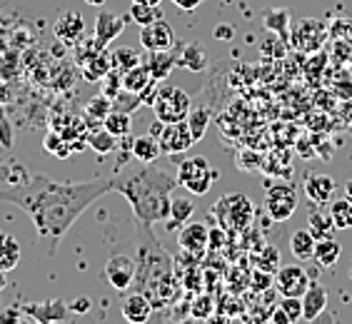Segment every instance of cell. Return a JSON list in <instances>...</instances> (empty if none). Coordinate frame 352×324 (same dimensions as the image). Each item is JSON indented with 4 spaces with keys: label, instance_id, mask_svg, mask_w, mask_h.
I'll use <instances>...</instances> for the list:
<instances>
[{
    "label": "cell",
    "instance_id": "cell-47",
    "mask_svg": "<svg viewBox=\"0 0 352 324\" xmlns=\"http://www.w3.org/2000/svg\"><path fill=\"white\" fill-rule=\"evenodd\" d=\"M6 275H8V272L0 270V292L6 290V284H8V277H6Z\"/></svg>",
    "mask_w": 352,
    "mask_h": 324
},
{
    "label": "cell",
    "instance_id": "cell-20",
    "mask_svg": "<svg viewBox=\"0 0 352 324\" xmlns=\"http://www.w3.org/2000/svg\"><path fill=\"white\" fill-rule=\"evenodd\" d=\"M80 65H82V78L90 80V82H100L110 70L116 68V62H113V53H110L108 47H102V50H98L95 55L85 58Z\"/></svg>",
    "mask_w": 352,
    "mask_h": 324
},
{
    "label": "cell",
    "instance_id": "cell-13",
    "mask_svg": "<svg viewBox=\"0 0 352 324\" xmlns=\"http://www.w3.org/2000/svg\"><path fill=\"white\" fill-rule=\"evenodd\" d=\"M177 244L180 250L188 252L192 257H203L208 252V244H210V230L205 227L203 222H185L177 232Z\"/></svg>",
    "mask_w": 352,
    "mask_h": 324
},
{
    "label": "cell",
    "instance_id": "cell-12",
    "mask_svg": "<svg viewBox=\"0 0 352 324\" xmlns=\"http://www.w3.org/2000/svg\"><path fill=\"white\" fill-rule=\"evenodd\" d=\"M140 45L153 53V50H173L175 47V30L165 18H157L150 25H140Z\"/></svg>",
    "mask_w": 352,
    "mask_h": 324
},
{
    "label": "cell",
    "instance_id": "cell-37",
    "mask_svg": "<svg viewBox=\"0 0 352 324\" xmlns=\"http://www.w3.org/2000/svg\"><path fill=\"white\" fill-rule=\"evenodd\" d=\"M255 259V267L258 270H263V272H278L280 270V255H278V250L275 247H263V257H252Z\"/></svg>",
    "mask_w": 352,
    "mask_h": 324
},
{
    "label": "cell",
    "instance_id": "cell-26",
    "mask_svg": "<svg viewBox=\"0 0 352 324\" xmlns=\"http://www.w3.org/2000/svg\"><path fill=\"white\" fill-rule=\"evenodd\" d=\"M177 65H183L188 70H205L208 68V55L200 43H188L177 55Z\"/></svg>",
    "mask_w": 352,
    "mask_h": 324
},
{
    "label": "cell",
    "instance_id": "cell-21",
    "mask_svg": "<svg viewBox=\"0 0 352 324\" xmlns=\"http://www.w3.org/2000/svg\"><path fill=\"white\" fill-rule=\"evenodd\" d=\"M145 65H148L153 80L160 82V80H165V78L173 73V68L177 65V55L173 53V50H153Z\"/></svg>",
    "mask_w": 352,
    "mask_h": 324
},
{
    "label": "cell",
    "instance_id": "cell-44",
    "mask_svg": "<svg viewBox=\"0 0 352 324\" xmlns=\"http://www.w3.org/2000/svg\"><path fill=\"white\" fill-rule=\"evenodd\" d=\"M232 30L230 27H217V38H230Z\"/></svg>",
    "mask_w": 352,
    "mask_h": 324
},
{
    "label": "cell",
    "instance_id": "cell-45",
    "mask_svg": "<svg viewBox=\"0 0 352 324\" xmlns=\"http://www.w3.org/2000/svg\"><path fill=\"white\" fill-rule=\"evenodd\" d=\"M130 3H145V5H160L163 0H130Z\"/></svg>",
    "mask_w": 352,
    "mask_h": 324
},
{
    "label": "cell",
    "instance_id": "cell-16",
    "mask_svg": "<svg viewBox=\"0 0 352 324\" xmlns=\"http://www.w3.org/2000/svg\"><path fill=\"white\" fill-rule=\"evenodd\" d=\"M130 18V15H128ZM125 15H118V13H110V10H100L98 18H95V38L102 43V45H108L118 38V35L125 30V23H128Z\"/></svg>",
    "mask_w": 352,
    "mask_h": 324
},
{
    "label": "cell",
    "instance_id": "cell-29",
    "mask_svg": "<svg viewBox=\"0 0 352 324\" xmlns=\"http://www.w3.org/2000/svg\"><path fill=\"white\" fill-rule=\"evenodd\" d=\"M102 128L108 130L110 135L128 137L130 135V128H133V117H130V113H122V110L113 108L108 115H105V120H102Z\"/></svg>",
    "mask_w": 352,
    "mask_h": 324
},
{
    "label": "cell",
    "instance_id": "cell-3",
    "mask_svg": "<svg viewBox=\"0 0 352 324\" xmlns=\"http://www.w3.org/2000/svg\"><path fill=\"white\" fill-rule=\"evenodd\" d=\"M138 270H135V287L153 302V307H165L175 299L177 279L173 272V259L160 247L155 235L150 232L148 222H138Z\"/></svg>",
    "mask_w": 352,
    "mask_h": 324
},
{
    "label": "cell",
    "instance_id": "cell-15",
    "mask_svg": "<svg viewBox=\"0 0 352 324\" xmlns=\"http://www.w3.org/2000/svg\"><path fill=\"white\" fill-rule=\"evenodd\" d=\"M335 177L325 175V172H312L305 177V185H302V192L310 200L312 205H327L335 197Z\"/></svg>",
    "mask_w": 352,
    "mask_h": 324
},
{
    "label": "cell",
    "instance_id": "cell-6",
    "mask_svg": "<svg viewBox=\"0 0 352 324\" xmlns=\"http://www.w3.org/2000/svg\"><path fill=\"white\" fill-rule=\"evenodd\" d=\"M290 45L300 53H320L322 45L330 38V25L318 18H300V21L290 23Z\"/></svg>",
    "mask_w": 352,
    "mask_h": 324
},
{
    "label": "cell",
    "instance_id": "cell-7",
    "mask_svg": "<svg viewBox=\"0 0 352 324\" xmlns=\"http://www.w3.org/2000/svg\"><path fill=\"white\" fill-rule=\"evenodd\" d=\"M217 172L203 155H195L177 165V185H183L192 197L208 195Z\"/></svg>",
    "mask_w": 352,
    "mask_h": 324
},
{
    "label": "cell",
    "instance_id": "cell-19",
    "mask_svg": "<svg viewBox=\"0 0 352 324\" xmlns=\"http://www.w3.org/2000/svg\"><path fill=\"white\" fill-rule=\"evenodd\" d=\"M153 302H150L142 292H133L122 299V317L128 319L130 324H145L153 317Z\"/></svg>",
    "mask_w": 352,
    "mask_h": 324
},
{
    "label": "cell",
    "instance_id": "cell-28",
    "mask_svg": "<svg viewBox=\"0 0 352 324\" xmlns=\"http://www.w3.org/2000/svg\"><path fill=\"white\" fill-rule=\"evenodd\" d=\"M18 262H21V244L15 237L3 235L0 237V270L10 272L18 267Z\"/></svg>",
    "mask_w": 352,
    "mask_h": 324
},
{
    "label": "cell",
    "instance_id": "cell-43",
    "mask_svg": "<svg viewBox=\"0 0 352 324\" xmlns=\"http://www.w3.org/2000/svg\"><path fill=\"white\" fill-rule=\"evenodd\" d=\"M75 312H88L90 310V299H78V302L73 304Z\"/></svg>",
    "mask_w": 352,
    "mask_h": 324
},
{
    "label": "cell",
    "instance_id": "cell-11",
    "mask_svg": "<svg viewBox=\"0 0 352 324\" xmlns=\"http://www.w3.org/2000/svg\"><path fill=\"white\" fill-rule=\"evenodd\" d=\"M310 287V275L300 264H285L275 272V290L283 297H302Z\"/></svg>",
    "mask_w": 352,
    "mask_h": 324
},
{
    "label": "cell",
    "instance_id": "cell-32",
    "mask_svg": "<svg viewBox=\"0 0 352 324\" xmlns=\"http://www.w3.org/2000/svg\"><path fill=\"white\" fill-rule=\"evenodd\" d=\"M157 18H163V10L157 5H145V3H133L130 5V21L138 23V25H150Z\"/></svg>",
    "mask_w": 352,
    "mask_h": 324
},
{
    "label": "cell",
    "instance_id": "cell-27",
    "mask_svg": "<svg viewBox=\"0 0 352 324\" xmlns=\"http://www.w3.org/2000/svg\"><path fill=\"white\" fill-rule=\"evenodd\" d=\"M327 212L332 217V224H335V230H352V202L347 197L342 200H330L327 202Z\"/></svg>",
    "mask_w": 352,
    "mask_h": 324
},
{
    "label": "cell",
    "instance_id": "cell-2",
    "mask_svg": "<svg viewBox=\"0 0 352 324\" xmlns=\"http://www.w3.org/2000/svg\"><path fill=\"white\" fill-rule=\"evenodd\" d=\"M110 180H113V189L130 202L138 222H168L177 177L155 167L153 162H140V165L120 167V172Z\"/></svg>",
    "mask_w": 352,
    "mask_h": 324
},
{
    "label": "cell",
    "instance_id": "cell-18",
    "mask_svg": "<svg viewBox=\"0 0 352 324\" xmlns=\"http://www.w3.org/2000/svg\"><path fill=\"white\" fill-rule=\"evenodd\" d=\"M153 85H155V80H153V75H150V70H148L145 62H140V65H135V68H130V70L122 73V90L140 95L142 100L150 95Z\"/></svg>",
    "mask_w": 352,
    "mask_h": 324
},
{
    "label": "cell",
    "instance_id": "cell-30",
    "mask_svg": "<svg viewBox=\"0 0 352 324\" xmlns=\"http://www.w3.org/2000/svg\"><path fill=\"white\" fill-rule=\"evenodd\" d=\"M307 230L312 232L315 240H325V237L335 235V224H332V217L330 212H320V209H310V215H307Z\"/></svg>",
    "mask_w": 352,
    "mask_h": 324
},
{
    "label": "cell",
    "instance_id": "cell-14",
    "mask_svg": "<svg viewBox=\"0 0 352 324\" xmlns=\"http://www.w3.org/2000/svg\"><path fill=\"white\" fill-rule=\"evenodd\" d=\"M53 33L60 43L75 47L82 40V35H85V21H82L80 13H75V10H65V13L55 21Z\"/></svg>",
    "mask_w": 352,
    "mask_h": 324
},
{
    "label": "cell",
    "instance_id": "cell-34",
    "mask_svg": "<svg viewBox=\"0 0 352 324\" xmlns=\"http://www.w3.org/2000/svg\"><path fill=\"white\" fill-rule=\"evenodd\" d=\"M110 110H113V100H110L108 95L100 93L98 97H93V100H90L88 105H85V115H88L93 122H102Z\"/></svg>",
    "mask_w": 352,
    "mask_h": 324
},
{
    "label": "cell",
    "instance_id": "cell-1",
    "mask_svg": "<svg viewBox=\"0 0 352 324\" xmlns=\"http://www.w3.org/2000/svg\"><path fill=\"white\" fill-rule=\"evenodd\" d=\"M110 189V177H95L88 183H55L50 177L28 172L21 165H0V200L18 205L33 217L47 257L58 252V244L75 220Z\"/></svg>",
    "mask_w": 352,
    "mask_h": 324
},
{
    "label": "cell",
    "instance_id": "cell-48",
    "mask_svg": "<svg viewBox=\"0 0 352 324\" xmlns=\"http://www.w3.org/2000/svg\"><path fill=\"white\" fill-rule=\"evenodd\" d=\"M85 3H88V5H93V8H102L108 0H85Z\"/></svg>",
    "mask_w": 352,
    "mask_h": 324
},
{
    "label": "cell",
    "instance_id": "cell-25",
    "mask_svg": "<svg viewBox=\"0 0 352 324\" xmlns=\"http://www.w3.org/2000/svg\"><path fill=\"white\" fill-rule=\"evenodd\" d=\"M192 212H195V200L192 197H173L170 202V217H168V227H183L185 222L192 220Z\"/></svg>",
    "mask_w": 352,
    "mask_h": 324
},
{
    "label": "cell",
    "instance_id": "cell-41",
    "mask_svg": "<svg viewBox=\"0 0 352 324\" xmlns=\"http://www.w3.org/2000/svg\"><path fill=\"white\" fill-rule=\"evenodd\" d=\"M208 304H210V299H208V297H200V299H197V307L192 310V314H195V317H208V310H210Z\"/></svg>",
    "mask_w": 352,
    "mask_h": 324
},
{
    "label": "cell",
    "instance_id": "cell-46",
    "mask_svg": "<svg viewBox=\"0 0 352 324\" xmlns=\"http://www.w3.org/2000/svg\"><path fill=\"white\" fill-rule=\"evenodd\" d=\"M345 197L352 202V180H347L345 183Z\"/></svg>",
    "mask_w": 352,
    "mask_h": 324
},
{
    "label": "cell",
    "instance_id": "cell-36",
    "mask_svg": "<svg viewBox=\"0 0 352 324\" xmlns=\"http://www.w3.org/2000/svg\"><path fill=\"white\" fill-rule=\"evenodd\" d=\"M113 62H116V68L118 70H130V68H135V65H140L142 58L138 50H133V47H118V50H113Z\"/></svg>",
    "mask_w": 352,
    "mask_h": 324
},
{
    "label": "cell",
    "instance_id": "cell-4",
    "mask_svg": "<svg viewBox=\"0 0 352 324\" xmlns=\"http://www.w3.org/2000/svg\"><path fill=\"white\" fill-rule=\"evenodd\" d=\"M155 117L160 122H180L188 120L190 110H192V100L185 90L175 88V85H160L150 100Z\"/></svg>",
    "mask_w": 352,
    "mask_h": 324
},
{
    "label": "cell",
    "instance_id": "cell-17",
    "mask_svg": "<svg viewBox=\"0 0 352 324\" xmlns=\"http://www.w3.org/2000/svg\"><path fill=\"white\" fill-rule=\"evenodd\" d=\"M300 299H302V319L305 322H315L327 307V290L318 279H310V287H307L305 294Z\"/></svg>",
    "mask_w": 352,
    "mask_h": 324
},
{
    "label": "cell",
    "instance_id": "cell-8",
    "mask_svg": "<svg viewBox=\"0 0 352 324\" xmlns=\"http://www.w3.org/2000/svg\"><path fill=\"white\" fill-rule=\"evenodd\" d=\"M265 209H267V215L275 222L290 220L295 215V209H298V189H295V185L278 183L267 187V192H265Z\"/></svg>",
    "mask_w": 352,
    "mask_h": 324
},
{
    "label": "cell",
    "instance_id": "cell-35",
    "mask_svg": "<svg viewBox=\"0 0 352 324\" xmlns=\"http://www.w3.org/2000/svg\"><path fill=\"white\" fill-rule=\"evenodd\" d=\"M88 145L95 150V152H100V155H108V152H113V150L118 148V137L110 135L108 130L102 128V130H98V132H93V135L88 137Z\"/></svg>",
    "mask_w": 352,
    "mask_h": 324
},
{
    "label": "cell",
    "instance_id": "cell-40",
    "mask_svg": "<svg viewBox=\"0 0 352 324\" xmlns=\"http://www.w3.org/2000/svg\"><path fill=\"white\" fill-rule=\"evenodd\" d=\"M330 38L335 40H352V18H338L330 23Z\"/></svg>",
    "mask_w": 352,
    "mask_h": 324
},
{
    "label": "cell",
    "instance_id": "cell-39",
    "mask_svg": "<svg viewBox=\"0 0 352 324\" xmlns=\"http://www.w3.org/2000/svg\"><path fill=\"white\" fill-rule=\"evenodd\" d=\"M278 310L285 314L287 324L300 322V319H302V299L300 297H283V302L278 304Z\"/></svg>",
    "mask_w": 352,
    "mask_h": 324
},
{
    "label": "cell",
    "instance_id": "cell-33",
    "mask_svg": "<svg viewBox=\"0 0 352 324\" xmlns=\"http://www.w3.org/2000/svg\"><path fill=\"white\" fill-rule=\"evenodd\" d=\"M188 125H190V132L195 137V142L208 132V125H210V110L208 108H192L188 115Z\"/></svg>",
    "mask_w": 352,
    "mask_h": 324
},
{
    "label": "cell",
    "instance_id": "cell-5",
    "mask_svg": "<svg viewBox=\"0 0 352 324\" xmlns=\"http://www.w3.org/2000/svg\"><path fill=\"white\" fill-rule=\"evenodd\" d=\"M252 217H255V207H252V202L243 192L225 195L215 205V220L223 230H232V232L245 230L252 222Z\"/></svg>",
    "mask_w": 352,
    "mask_h": 324
},
{
    "label": "cell",
    "instance_id": "cell-38",
    "mask_svg": "<svg viewBox=\"0 0 352 324\" xmlns=\"http://www.w3.org/2000/svg\"><path fill=\"white\" fill-rule=\"evenodd\" d=\"M100 82H102V95H108L110 100H116L118 95L122 93V70L113 68Z\"/></svg>",
    "mask_w": 352,
    "mask_h": 324
},
{
    "label": "cell",
    "instance_id": "cell-10",
    "mask_svg": "<svg viewBox=\"0 0 352 324\" xmlns=\"http://www.w3.org/2000/svg\"><path fill=\"white\" fill-rule=\"evenodd\" d=\"M135 270L138 264L128 255H113L105 264V279L116 292H125L135 284Z\"/></svg>",
    "mask_w": 352,
    "mask_h": 324
},
{
    "label": "cell",
    "instance_id": "cell-31",
    "mask_svg": "<svg viewBox=\"0 0 352 324\" xmlns=\"http://www.w3.org/2000/svg\"><path fill=\"white\" fill-rule=\"evenodd\" d=\"M265 21V30H270V33H278V35H290V13L285 10V8H272V10H265L263 15Z\"/></svg>",
    "mask_w": 352,
    "mask_h": 324
},
{
    "label": "cell",
    "instance_id": "cell-23",
    "mask_svg": "<svg viewBox=\"0 0 352 324\" xmlns=\"http://www.w3.org/2000/svg\"><path fill=\"white\" fill-rule=\"evenodd\" d=\"M340 255H342V244L335 240V237H325V240H318L315 242V262L322 267V270H332L338 264Z\"/></svg>",
    "mask_w": 352,
    "mask_h": 324
},
{
    "label": "cell",
    "instance_id": "cell-42",
    "mask_svg": "<svg viewBox=\"0 0 352 324\" xmlns=\"http://www.w3.org/2000/svg\"><path fill=\"white\" fill-rule=\"evenodd\" d=\"M180 10H195V8H200L205 3V0H173Z\"/></svg>",
    "mask_w": 352,
    "mask_h": 324
},
{
    "label": "cell",
    "instance_id": "cell-22",
    "mask_svg": "<svg viewBox=\"0 0 352 324\" xmlns=\"http://www.w3.org/2000/svg\"><path fill=\"white\" fill-rule=\"evenodd\" d=\"M130 155L138 162H155L163 155V150H160V142L155 135H140L133 137V142H130Z\"/></svg>",
    "mask_w": 352,
    "mask_h": 324
},
{
    "label": "cell",
    "instance_id": "cell-24",
    "mask_svg": "<svg viewBox=\"0 0 352 324\" xmlns=\"http://www.w3.org/2000/svg\"><path fill=\"white\" fill-rule=\"evenodd\" d=\"M315 237H312L310 230H295L290 237V252L298 257L300 262H310L315 259Z\"/></svg>",
    "mask_w": 352,
    "mask_h": 324
},
{
    "label": "cell",
    "instance_id": "cell-9",
    "mask_svg": "<svg viewBox=\"0 0 352 324\" xmlns=\"http://www.w3.org/2000/svg\"><path fill=\"white\" fill-rule=\"evenodd\" d=\"M157 142H160V150L165 155H180L185 150H190L195 145V137L190 132L188 120L180 122H165L160 135H157Z\"/></svg>",
    "mask_w": 352,
    "mask_h": 324
}]
</instances>
